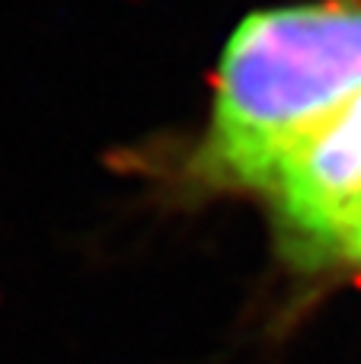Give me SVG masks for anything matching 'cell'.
Wrapping results in <instances>:
<instances>
[{
    "label": "cell",
    "instance_id": "cell-1",
    "mask_svg": "<svg viewBox=\"0 0 361 364\" xmlns=\"http://www.w3.org/2000/svg\"><path fill=\"white\" fill-rule=\"evenodd\" d=\"M361 96V0L253 10L217 58L208 125L185 176L205 192H266Z\"/></svg>",
    "mask_w": 361,
    "mask_h": 364
},
{
    "label": "cell",
    "instance_id": "cell-3",
    "mask_svg": "<svg viewBox=\"0 0 361 364\" xmlns=\"http://www.w3.org/2000/svg\"><path fill=\"white\" fill-rule=\"evenodd\" d=\"M336 275H361V224H358V230L345 240L343 250H339L333 278H336Z\"/></svg>",
    "mask_w": 361,
    "mask_h": 364
},
{
    "label": "cell",
    "instance_id": "cell-2",
    "mask_svg": "<svg viewBox=\"0 0 361 364\" xmlns=\"http://www.w3.org/2000/svg\"><path fill=\"white\" fill-rule=\"evenodd\" d=\"M279 256L294 275L333 278L339 250L361 224V96L262 192Z\"/></svg>",
    "mask_w": 361,
    "mask_h": 364
}]
</instances>
